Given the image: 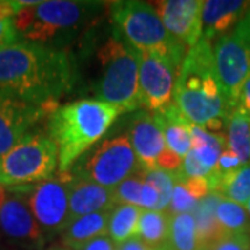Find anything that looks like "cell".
Wrapping results in <instances>:
<instances>
[{
	"label": "cell",
	"instance_id": "1",
	"mask_svg": "<svg viewBox=\"0 0 250 250\" xmlns=\"http://www.w3.org/2000/svg\"><path fill=\"white\" fill-rule=\"evenodd\" d=\"M77 83V65L60 47L18 39L0 49V90L53 113Z\"/></svg>",
	"mask_w": 250,
	"mask_h": 250
},
{
	"label": "cell",
	"instance_id": "2",
	"mask_svg": "<svg viewBox=\"0 0 250 250\" xmlns=\"http://www.w3.org/2000/svg\"><path fill=\"white\" fill-rule=\"evenodd\" d=\"M174 104L190 124L208 132L224 129L233 111L217 75L211 42L203 38L188 50L181 64Z\"/></svg>",
	"mask_w": 250,
	"mask_h": 250
},
{
	"label": "cell",
	"instance_id": "3",
	"mask_svg": "<svg viewBox=\"0 0 250 250\" xmlns=\"http://www.w3.org/2000/svg\"><path fill=\"white\" fill-rule=\"evenodd\" d=\"M123 113L120 107L96 99L77 100L56 108L47 117L46 132L59 152V174L68 172Z\"/></svg>",
	"mask_w": 250,
	"mask_h": 250
},
{
	"label": "cell",
	"instance_id": "4",
	"mask_svg": "<svg viewBox=\"0 0 250 250\" xmlns=\"http://www.w3.org/2000/svg\"><path fill=\"white\" fill-rule=\"evenodd\" d=\"M103 9L99 1L47 0L16 13L13 22L22 41L54 46L85 25Z\"/></svg>",
	"mask_w": 250,
	"mask_h": 250
},
{
	"label": "cell",
	"instance_id": "5",
	"mask_svg": "<svg viewBox=\"0 0 250 250\" xmlns=\"http://www.w3.org/2000/svg\"><path fill=\"white\" fill-rule=\"evenodd\" d=\"M110 13L120 36L128 45L139 53L159 54L181 68L189 49L166 29L157 11L149 3L114 1Z\"/></svg>",
	"mask_w": 250,
	"mask_h": 250
},
{
	"label": "cell",
	"instance_id": "6",
	"mask_svg": "<svg viewBox=\"0 0 250 250\" xmlns=\"http://www.w3.org/2000/svg\"><path fill=\"white\" fill-rule=\"evenodd\" d=\"M141 53L117 34L99 50L102 75L95 85L96 100L120 107L124 113L142 107L139 92Z\"/></svg>",
	"mask_w": 250,
	"mask_h": 250
},
{
	"label": "cell",
	"instance_id": "7",
	"mask_svg": "<svg viewBox=\"0 0 250 250\" xmlns=\"http://www.w3.org/2000/svg\"><path fill=\"white\" fill-rule=\"evenodd\" d=\"M59 152L47 132L31 131L0 157V185L25 188L54 177Z\"/></svg>",
	"mask_w": 250,
	"mask_h": 250
},
{
	"label": "cell",
	"instance_id": "8",
	"mask_svg": "<svg viewBox=\"0 0 250 250\" xmlns=\"http://www.w3.org/2000/svg\"><path fill=\"white\" fill-rule=\"evenodd\" d=\"M142 170L128 136L123 135L107 139L95 150L81 156L75 168L68 172L78 178L114 189L124 179Z\"/></svg>",
	"mask_w": 250,
	"mask_h": 250
},
{
	"label": "cell",
	"instance_id": "9",
	"mask_svg": "<svg viewBox=\"0 0 250 250\" xmlns=\"http://www.w3.org/2000/svg\"><path fill=\"white\" fill-rule=\"evenodd\" d=\"M213 54L217 75L233 110L250 77V7L231 31L215 41Z\"/></svg>",
	"mask_w": 250,
	"mask_h": 250
},
{
	"label": "cell",
	"instance_id": "10",
	"mask_svg": "<svg viewBox=\"0 0 250 250\" xmlns=\"http://www.w3.org/2000/svg\"><path fill=\"white\" fill-rule=\"evenodd\" d=\"M17 189L25 193L28 206L46 239L57 233L62 235L70 223V195L65 174Z\"/></svg>",
	"mask_w": 250,
	"mask_h": 250
},
{
	"label": "cell",
	"instance_id": "11",
	"mask_svg": "<svg viewBox=\"0 0 250 250\" xmlns=\"http://www.w3.org/2000/svg\"><path fill=\"white\" fill-rule=\"evenodd\" d=\"M179 67L159 54L141 53V103L149 113H160L174 103V89Z\"/></svg>",
	"mask_w": 250,
	"mask_h": 250
},
{
	"label": "cell",
	"instance_id": "12",
	"mask_svg": "<svg viewBox=\"0 0 250 250\" xmlns=\"http://www.w3.org/2000/svg\"><path fill=\"white\" fill-rule=\"evenodd\" d=\"M50 114L46 108L32 106L0 90V157Z\"/></svg>",
	"mask_w": 250,
	"mask_h": 250
},
{
	"label": "cell",
	"instance_id": "13",
	"mask_svg": "<svg viewBox=\"0 0 250 250\" xmlns=\"http://www.w3.org/2000/svg\"><path fill=\"white\" fill-rule=\"evenodd\" d=\"M203 4L202 0H163L154 3V10L171 35L190 49L202 39Z\"/></svg>",
	"mask_w": 250,
	"mask_h": 250
},
{
	"label": "cell",
	"instance_id": "14",
	"mask_svg": "<svg viewBox=\"0 0 250 250\" xmlns=\"http://www.w3.org/2000/svg\"><path fill=\"white\" fill-rule=\"evenodd\" d=\"M0 229L7 238L29 248L41 249L46 242L45 235L28 206L25 193L20 189L7 195L0 210Z\"/></svg>",
	"mask_w": 250,
	"mask_h": 250
},
{
	"label": "cell",
	"instance_id": "15",
	"mask_svg": "<svg viewBox=\"0 0 250 250\" xmlns=\"http://www.w3.org/2000/svg\"><path fill=\"white\" fill-rule=\"evenodd\" d=\"M126 136L143 170L157 168V160L166 150L164 132L157 116L149 111L136 114Z\"/></svg>",
	"mask_w": 250,
	"mask_h": 250
},
{
	"label": "cell",
	"instance_id": "16",
	"mask_svg": "<svg viewBox=\"0 0 250 250\" xmlns=\"http://www.w3.org/2000/svg\"><path fill=\"white\" fill-rule=\"evenodd\" d=\"M65 177L70 195V221L81 215L108 211L117 206L113 189L78 178L71 172H65Z\"/></svg>",
	"mask_w": 250,
	"mask_h": 250
},
{
	"label": "cell",
	"instance_id": "17",
	"mask_svg": "<svg viewBox=\"0 0 250 250\" xmlns=\"http://www.w3.org/2000/svg\"><path fill=\"white\" fill-rule=\"evenodd\" d=\"M249 10L248 3L242 0H208L203 4L202 38L211 42L231 31L243 14Z\"/></svg>",
	"mask_w": 250,
	"mask_h": 250
},
{
	"label": "cell",
	"instance_id": "18",
	"mask_svg": "<svg viewBox=\"0 0 250 250\" xmlns=\"http://www.w3.org/2000/svg\"><path fill=\"white\" fill-rule=\"evenodd\" d=\"M111 210L81 215L78 218L71 220L62 232V246L72 250H80L92 239L107 235L108 218Z\"/></svg>",
	"mask_w": 250,
	"mask_h": 250
},
{
	"label": "cell",
	"instance_id": "19",
	"mask_svg": "<svg viewBox=\"0 0 250 250\" xmlns=\"http://www.w3.org/2000/svg\"><path fill=\"white\" fill-rule=\"evenodd\" d=\"M154 114L159 118L164 132L166 149L184 159L192 149V124L181 116L174 103L168 108Z\"/></svg>",
	"mask_w": 250,
	"mask_h": 250
},
{
	"label": "cell",
	"instance_id": "20",
	"mask_svg": "<svg viewBox=\"0 0 250 250\" xmlns=\"http://www.w3.org/2000/svg\"><path fill=\"white\" fill-rule=\"evenodd\" d=\"M218 192H210L206 197H203L193 211L195 223H196V238L199 248L206 246L211 242L220 239L225 232L224 228L217 220V206L221 199Z\"/></svg>",
	"mask_w": 250,
	"mask_h": 250
},
{
	"label": "cell",
	"instance_id": "21",
	"mask_svg": "<svg viewBox=\"0 0 250 250\" xmlns=\"http://www.w3.org/2000/svg\"><path fill=\"white\" fill-rule=\"evenodd\" d=\"M142 208L132 205H117L110 211L107 235L117 246L138 235V224Z\"/></svg>",
	"mask_w": 250,
	"mask_h": 250
},
{
	"label": "cell",
	"instance_id": "22",
	"mask_svg": "<svg viewBox=\"0 0 250 250\" xmlns=\"http://www.w3.org/2000/svg\"><path fill=\"white\" fill-rule=\"evenodd\" d=\"M227 149V136L192 125V152L206 168L214 171L220 154Z\"/></svg>",
	"mask_w": 250,
	"mask_h": 250
},
{
	"label": "cell",
	"instance_id": "23",
	"mask_svg": "<svg viewBox=\"0 0 250 250\" xmlns=\"http://www.w3.org/2000/svg\"><path fill=\"white\" fill-rule=\"evenodd\" d=\"M170 215L167 211L143 210L138 224V238L156 250H160L168 238Z\"/></svg>",
	"mask_w": 250,
	"mask_h": 250
},
{
	"label": "cell",
	"instance_id": "24",
	"mask_svg": "<svg viewBox=\"0 0 250 250\" xmlns=\"http://www.w3.org/2000/svg\"><path fill=\"white\" fill-rule=\"evenodd\" d=\"M196 223L193 213L170 215V231L160 250H197Z\"/></svg>",
	"mask_w": 250,
	"mask_h": 250
},
{
	"label": "cell",
	"instance_id": "25",
	"mask_svg": "<svg viewBox=\"0 0 250 250\" xmlns=\"http://www.w3.org/2000/svg\"><path fill=\"white\" fill-rule=\"evenodd\" d=\"M227 149L233 152L243 166L250 164V121L236 108L227 121Z\"/></svg>",
	"mask_w": 250,
	"mask_h": 250
},
{
	"label": "cell",
	"instance_id": "26",
	"mask_svg": "<svg viewBox=\"0 0 250 250\" xmlns=\"http://www.w3.org/2000/svg\"><path fill=\"white\" fill-rule=\"evenodd\" d=\"M215 214L225 232L250 235V217L248 214L246 206L239 205L227 197H221L217 206Z\"/></svg>",
	"mask_w": 250,
	"mask_h": 250
},
{
	"label": "cell",
	"instance_id": "27",
	"mask_svg": "<svg viewBox=\"0 0 250 250\" xmlns=\"http://www.w3.org/2000/svg\"><path fill=\"white\" fill-rule=\"evenodd\" d=\"M215 192L242 206L248 205L250 200V164L224 175Z\"/></svg>",
	"mask_w": 250,
	"mask_h": 250
},
{
	"label": "cell",
	"instance_id": "28",
	"mask_svg": "<svg viewBox=\"0 0 250 250\" xmlns=\"http://www.w3.org/2000/svg\"><path fill=\"white\" fill-rule=\"evenodd\" d=\"M142 177L146 182H149L159 192L160 202L157 206V211H167L171 203L172 189H174V175L170 171L153 168V170H142Z\"/></svg>",
	"mask_w": 250,
	"mask_h": 250
},
{
	"label": "cell",
	"instance_id": "29",
	"mask_svg": "<svg viewBox=\"0 0 250 250\" xmlns=\"http://www.w3.org/2000/svg\"><path fill=\"white\" fill-rule=\"evenodd\" d=\"M145 184L146 181L142 177V171L124 179L113 189L116 205H132L141 208Z\"/></svg>",
	"mask_w": 250,
	"mask_h": 250
},
{
	"label": "cell",
	"instance_id": "30",
	"mask_svg": "<svg viewBox=\"0 0 250 250\" xmlns=\"http://www.w3.org/2000/svg\"><path fill=\"white\" fill-rule=\"evenodd\" d=\"M199 202L200 200L192 196V193L188 190L182 181H175L174 189H172V196H171V203L167 208V214L177 215L184 214V213H193Z\"/></svg>",
	"mask_w": 250,
	"mask_h": 250
},
{
	"label": "cell",
	"instance_id": "31",
	"mask_svg": "<svg viewBox=\"0 0 250 250\" xmlns=\"http://www.w3.org/2000/svg\"><path fill=\"white\" fill-rule=\"evenodd\" d=\"M14 16L16 9L13 6V1L0 0V49L14 43L20 39L13 22Z\"/></svg>",
	"mask_w": 250,
	"mask_h": 250
},
{
	"label": "cell",
	"instance_id": "32",
	"mask_svg": "<svg viewBox=\"0 0 250 250\" xmlns=\"http://www.w3.org/2000/svg\"><path fill=\"white\" fill-rule=\"evenodd\" d=\"M197 250H250L249 233H225L220 239Z\"/></svg>",
	"mask_w": 250,
	"mask_h": 250
},
{
	"label": "cell",
	"instance_id": "33",
	"mask_svg": "<svg viewBox=\"0 0 250 250\" xmlns=\"http://www.w3.org/2000/svg\"><path fill=\"white\" fill-rule=\"evenodd\" d=\"M235 108L250 121V77L242 86L239 99H238V103H236Z\"/></svg>",
	"mask_w": 250,
	"mask_h": 250
},
{
	"label": "cell",
	"instance_id": "34",
	"mask_svg": "<svg viewBox=\"0 0 250 250\" xmlns=\"http://www.w3.org/2000/svg\"><path fill=\"white\" fill-rule=\"evenodd\" d=\"M117 245L108 235H102L83 245L80 250H116Z\"/></svg>",
	"mask_w": 250,
	"mask_h": 250
},
{
	"label": "cell",
	"instance_id": "35",
	"mask_svg": "<svg viewBox=\"0 0 250 250\" xmlns=\"http://www.w3.org/2000/svg\"><path fill=\"white\" fill-rule=\"evenodd\" d=\"M117 250H156L150 248L149 245H146L145 242L141 241L138 236L135 238H131L129 241L124 242L121 245L117 246Z\"/></svg>",
	"mask_w": 250,
	"mask_h": 250
},
{
	"label": "cell",
	"instance_id": "36",
	"mask_svg": "<svg viewBox=\"0 0 250 250\" xmlns=\"http://www.w3.org/2000/svg\"><path fill=\"white\" fill-rule=\"evenodd\" d=\"M7 190H6V188L3 187V185H0V210H1V207L4 205V202H6V199H7Z\"/></svg>",
	"mask_w": 250,
	"mask_h": 250
},
{
	"label": "cell",
	"instance_id": "37",
	"mask_svg": "<svg viewBox=\"0 0 250 250\" xmlns=\"http://www.w3.org/2000/svg\"><path fill=\"white\" fill-rule=\"evenodd\" d=\"M50 250H72V249H68V248H65V246H54V248H52Z\"/></svg>",
	"mask_w": 250,
	"mask_h": 250
},
{
	"label": "cell",
	"instance_id": "38",
	"mask_svg": "<svg viewBox=\"0 0 250 250\" xmlns=\"http://www.w3.org/2000/svg\"><path fill=\"white\" fill-rule=\"evenodd\" d=\"M246 210H248V214H249L250 217V200L248 202V205H246Z\"/></svg>",
	"mask_w": 250,
	"mask_h": 250
},
{
	"label": "cell",
	"instance_id": "39",
	"mask_svg": "<svg viewBox=\"0 0 250 250\" xmlns=\"http://www.w3.org/2000/svg\"><path fill=\"white\" fill-rule=\"evenodd\" d=\"M116 250H117V249H116Z\"/></svg>",
	"mask_w": 250,
	"mask_h": 250
}]
</instances>
